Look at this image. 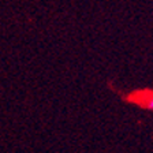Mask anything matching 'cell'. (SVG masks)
Wrapping results in <instances>:
<instances>
[{
  "label": "cell",
  "mask_w": 153,
  "mask_h": 153,
  "mask_svg": "<svg viewBox=\"0 0 153 153\" xmlns=\"http://www.w3.org/2000/svg\"><path fill=\"white\" fill-rule=\"evenodd\" d=\"M141 101H142V104H143V107H145V108L153 111V94L146 96V97H145V99H142Z\"/></svg>",
  "instance_id": "1"
}]
</instances>
